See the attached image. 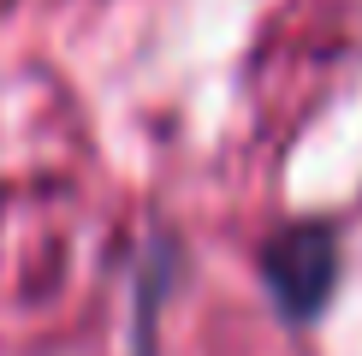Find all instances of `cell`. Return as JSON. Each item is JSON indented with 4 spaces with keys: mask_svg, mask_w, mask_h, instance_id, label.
<instances>
[{
    "mask_svg": "<svg viewBox=\"0 0 362 356\" xmlns=\"http://www.w3.org/2000/svg\"><path fill=\"white\" fill-rule=\"evenodd\" d=\"M327 273H333V244H327V232H291L285 249H274V285H279L285 303H291L297 279H303V309H315L321 291H327Z\"/></svg>",
    "mask_w": 362,
    "mask_h": 356,
    "instance_id": "6da1fadb",
    "label": "cell"
}]
</instances>
